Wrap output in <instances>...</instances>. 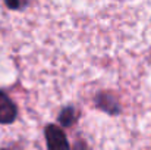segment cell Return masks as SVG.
<instances>
[{"mask_svg":"<svg viewBox=\"0 0 151 150\" xmlns=\"http://www.w3.org/2000/svg\"><path fill=\"white\" fill-rule=\"evenodd\" d=\"M46 143L49 149H68L69 143L63 130L57 125H47L44 130Z\"/></svg>","mask_w":151,"mask_h":150,"instance_id":"cell-1","label":"cell"},{"mask_svg":"<svg viewBox=\"0 0 151 150\" xmlns=\"http://www.w3.org/2000/svg\"><path fill=\"white\" fill-rule=\"evenodd\" d=\"M16 115L18 109L15 103L4 91H0V124H12L16 119Z\"/></svg>","mask_w":151,"mask_h":150,"instance_id":"cell-2","label":"cell"},{"mask_svg":"<svg viewBox=\"0 0 151 150\" xmlns=\"http://www.w3.org/2000/svg\"><path fill=\"white\" fill-rule=\"evenodd\" d=\"M6 4L10 7V9H18L24 4V0H6Z\"/></svg>","mask_w":151,"mask_h":150,"instance_id":"cell-3","label":"cell"}]
</instances>
